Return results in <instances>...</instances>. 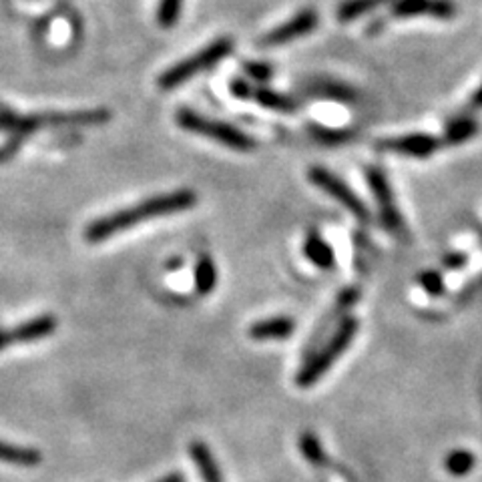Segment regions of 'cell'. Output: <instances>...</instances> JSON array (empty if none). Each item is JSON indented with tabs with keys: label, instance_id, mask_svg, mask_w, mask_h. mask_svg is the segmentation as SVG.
Returning a JSON list of instances; mask_svg holds the SVG:
<instances>
[{
	"label": "cell",
	"instance_id": "ffe728a7",
	"mask_svg": "<svg viewBox=\"0 0 482 482\" xmlns=\"http://www.w3.org/2000/svg\"><path fill=\"white\" fill-rule=\"evenodd\" d=\"M300 452L304 459L314 464V467H323V464L328 462V456H326V451H323V446L320 443V438L314 435V432L310 430H306L302 432V436H300Z\"/></svg>",
	"mask_w": 482,
	"mask_h": 482
},
{
	"label": "cell",
	"instance_id": "d4e9b609",
	"mask_svg": "<svg viewBox=\"0 0 482 482\" xmlns=\"http://www.w3.org/2000/svg\"><path fill=\"white\" fill-rule=\"evenodd\" d=\"M467 263H469V255H467V254H460V252L446 254V255L443 257L444 270H451V271H459V270H462Z\"/></svg>",
	"mask_w": 482,
	"mask_h": 482
},
{
	"label": "cell",
	"instance_id": "cb8c5ba5",
	"mask_svg": "<svg viewBox=\"0 0 482 482\" xmlns=\"http://www.w3.org/2000/svg\"><path fill=\"white\" fill-rule=\"evenodd\" d=\"M418 281H420V286L424 288V292H426L428 296L438 297V296H443L444 289H446L443 276H440V273L435 270H424L418 276Z\"/></svg>",
	"mask_w": 482,
	"mask_h": 482
},
{
	"label": "cell",
	"instance_id": "5bb4252c",
	"mask_svg": "<svg viewBox=\"0 0 482 482\" xmlns=\"http://www.w3.org/2000/svg\"><path fill=\"white\" fill-rule=\"evenodd\" d=\"M43 460V454H40L37 448H29V446H19L13 443H4L0 440V462H8V464H16V467H37Z\"/></svg>",
	"mask_w": 482,
	"mask_h": 482
},
{
	"label": "cell",
	"instance_id": "2e32d148",
	"mask_svg": "<svg viewBox=\"0 0 482 482\" xmlns=\"http://www.w3.org/2000/svg\"><path fill=\"white\" fill-rule=\"evenodd\" d=\"M249 99H254L255 103H260L262 107H265V109H276V111H281V113H292L297 109V103L294 101V99H289L286 95H280L276 93V90H270V89H254L249 90Z\"/></svg>",
	"mask_w": 482,
	"mask_h": 482
},
{
	"label": "cell",
	"instance_id": "44dd1931",
	"mask_svg": "<svg viewBox=\"0 0 482 482\" xmlns=\"http://www.w3.org/2000/svg\"><path fill=\"white\" fill-rule=\"evenodd\" d=\"M310 133L315 141H320L323 145H342L354 137L350 129H330L320 127V125H310Z\"/></svg>",
	"mask_w": 482,
	"mask_h": 482
},
{
	"label": "cell",
	"instance_id": "52a82bcc",
	"mask_svg": "<svg viewBox=\"0 0 482 482\" xmlns=\"http://www.w3.org/2000/svg\"><path fill=\"white\" fill-rule=\"evenodd\" d=\"M366 177H368V185L374 191V197H376L378 207H380V218L384 228L390 231H400L402 229V218L396 210L392 187H390L388 177L384 176V171H380L378 168H370L366 171Z\"/></svg>",
	"mask_w": 482,
	"mask_h": 482
},
{
	"label": "cell",
	"instance_id": "5b68a950",
	"mask_svg": "<svg viewBox=\"0 0 482 482\" xmlns=\"http://www.w3.org/2000/svg\"><path fill=\"white\" fill-rule=\"evenodd\" d=\"M310 181L314 183L315 187L326 191L331 199H336L340 205H344L346 210L350 211L352 215H356L358 219H368V210H366L362 199L356 195L342 179L336 177L331 171L323 169V168H312L310 169Z\"/></svg>",
	"mask_w": 482,
	"mask_h": 482
},
{
	"label": "cell",
	"instance_id": "7c38bea8",
	"mask_svg": "<svg viewBox=\"0 0 482 482\" xmlns=\"http://www.w3.org/2000/svg\"><path fill=\"white\" fill-rule=\"evenodd\" d=\"M304 255L320 270H330L334 268L336 263L334 249L328 245V241L320 234H315V231H310L304 241Z\"/></svg>",
	"mask_w": 482,
	"mask_h": 482
},
{
	"label": "cell",
	"instance_id": "4316f807",
	"mask_svg": "<svg viewBox=\"0 0 482 482\" xmlns=\"http://www.w3.org/2000/svg\"><path fill=\"white\" fill-rule=\"evenodd\" d=\"M470 107H472V109H482V85H480V89L477 90V93L472 95Z\"/></svg>",
	"mask_w": 482,
	"mask_h": 482
},
{
	"label": "cell",
	"instance_id": "ba28073f",
	"mask_svg": "<svg viewBox=\"0 0 482 482\" xmlns=\"http://www.w3.org/2000/svg\"><path fill=\"white\" fill-rule=\"evenodd\" d=\"M390 14L396 19H412V16H432L438 21H451L456 14L452 0H392Z\"/></svg>",
	"mask_w": 482,
	"mask_h": 482
},
{
	"label": "cell",
	"instance_id": "277c9868",
	"mask_svg": "<svg viewBox=\"0 0 482 482\" xmlns=\"http://www.w3.org/2000/svg\"><path fill=\"white\" fill-rule=\"evenodd\" d=\"M176 121L179 123L181 129H185L189 133H195V135L207 137L211 141H218V143L226 145L229 149H236V151H254L255 149V141L237 129L236 125L223 123V121H215V119H207L203 115H199L197 111L191 109H181L176 115Z\"/></svg>",
	"mask_w": 482,
	"mask_h": 482
},
{
	"label": "cell",
	"instance_id": "30bf717a",
	"mask_svg": "<svg viewBox=\"0 0 482 482\" xmlns=\"http://www.w3.org/2000/svg\"><path fill=\"white\" fill-rule=\"evenodd\" d=\"M378 147L384 149V151H394L410 157H430L443 147V141L438 137L426 135V133H410V135L380 141Z\"/></svg>",
	"mask_w": 482,
	"mask_h": 482
},
{
	"label": "cell",
	"instance_id": "9a60e30c",
	"mask_svg": "<svg viewBox=\"0 0 482 482\" xmlns=\"http://www.w3.org/2000/svg\"><path fill=\"white\" fill-rule=\"evenodd\" d=\"M480 131V125L477 119L472 117H459L448 125L444 135H443V145H460L464 141H469L477 135Z\"/></svg>",
	"mask_w": 482,
	"mask_h": 482
},
{
	"label": "cell",
	"instance_id": "484cf974",
	"mask_svg": "<svg viewBox=\"0 0 482 482\" xmlns=\"http://www.w3.org/2000/svg\"><path fill=\"white\" fill-rule=\"evenodd\" d=\"M245 73L254 81H268L271 77V69L265 63H245Z\"/></svg>",
	"mask_w": 482,
	"mask_h": 482
},
{
	"label": "cell",
	"instance_id": "7402d4cb",
	"mask_svg": "<svg viewBox=\"0 0 482 482\" xmlns=\"http://www.w3.org/2000/svg\"><path fill=\"white\" fill-rule=\"evenodd\" d=\"M315 95H322L323 99H331V101H342V103H352L356 99V93L350 87L334 81L320 82V85L315 87Z\"/></svg>",
	"mask_w": 482,
	"mask_h": 482
},
{
	"label": "cell",
	"instance_id": "8992f818",
	"mask_svg": "<svg viewBox=\"0 0 482 482\" xmlns=\"http://www.w3.org/2000/svg\"><path fill=\"white\" fill-rule=\"evenodd\" d=\"M318 13L314 11V8H304V11L297 13L294 19H289L288 22L280 24L278 29L270 30L268 35L262 39L263 47H280V45H288L294 43V40L307 37L310 32L315 30L318 27Z\"/></svg>",
	"mask_w": 482,
	"mask_h": 482
},
{
	"label": "cell",
	"instance_id": "e0dca14e",
	"mask_svg": "<svg viewBox=\"0 0 482 482\" xmlns=\"http://www.w3.org/2000/svg\"><path fill=\"white\" fill-rule=\"evenodd\" d=\"M218 286V268L210 255H202L195 263V289L199 296H210Z\"/></svg>",
	"mask_w": 482,
	"mask_h": 482
},
{
	"label": "cell",
	"instance_id": "d6986e66",
	"mask_svg": "<svg viewBox=\"0 0 482 482\" xmlns=\"http://www.w3.org/2000/svg\"><path fill=\"white\" fill-rule=\"evenodd\" d=\"M477 467V459L470 451L464 448H456V451L448 452L444 459V470L452 477H467Z\"/></svg>",
	"mask_w": 482,
	"mask_h": 482
},
{
	"label": "cell",
	"instance_id": "4fadbf2b",
	"mask_svg": "<svg viewBox=\"0 0 482 482\" xmlns=\"http://www.w3.org/2000/svg\"><path fill=\"white\" fill-rule=\"evenodd\" d=\"M189 454H191V459H194L203 482H223L221 469H219L218 460H215V456H213L210 446L203 444V443H191Z\"/></svg>",
	"mask_w": 482,
	"mask_h": 482
},
{
	"label": "cell",
	"instance_id": "8fae6325",
	"mask_svg": "<svg viewBox=\"0 0 482 482\" xmlns=\"http://www.w3.org/2000/svg\"><path fill=\"white\" fill-rule=\"evenodd\" d=\"M296 331V322L288 315H276L255 322L249 328V338L255 342H271V340H288Z\"/></svg>",
	"mask_w": 482,
	"mask_h": 482
},
{
	"label": "cell",
	"instance_id": "3957f363",
	"mask_svg": "<svg viewBox=\"0 0 482 482\" xmlns=\"http://www.w3.org/2000/svg\"><path fill=\"white\" fill-rule=\"evenodd\" d=\"M231 51H234V40L231 39L213 40L211 45L203 47L199 53L187 56V59L179 61L177 65L169 66V69L161 74L159 81H157V85H159V89L163 90H171V89L185 85L189 79H194L197 77V74L213 69V66L219 61L229 56Z\"/></svg>",
	"mask_w": 482,
	"mask_h": 482
},
{
	"label": "cell",
	"instance_id": "6da1fadb",
	"mask_svg": "<svg viewBox=\"0 0 482 482\" xmlns=\"http://www.w3.org/2000/svg\"><path fill=\"white\" fill-rule=\"evenodd\" d=\"M195 203H197V195H195V191H191V189H179L165 195L149 197L137 205L125 207V210L121 211H115V213L105 215V218L90 221L89 228L85 229V237L90 241V244H99V241H105L113 236L123 234V231L133 229L135 226H139L141 221L168 218V215L187 211Z\"/></svg>",
	"mask_w": 482,
	"mask_h": 482
},
{
	"label": "cell",
	"instance_id": "7a4b0ae2",
	"mask_svg": "<svg viewBox=\"0 0 482 482\" xmlns=\"http://www.w3.org/2000/svg\"><path fill=\"white\" fill-rule=\"evenodd\" d=\"M358 328H360L358 318H344L340 322L338 330L334 331V336L328 340V344L320 348L318 352H314L310 356V360L302 366V370L296 378L297 386L312 388L315 382L326 376L334 362L342 358V354L350 348L356 334H358Z\"/></svg>",
	"mask_w": 482,
	"mask_h": 482
},
{
	"label": "cell",
	"instance_id": "83f0119b",
	"mask_svg": "<svg viewBox=\"0 0 482 482\" xmlns=\"http://www.w3.org/2000/svg\"><path fill=\"white\" fill-rule=\"evenodd\" d=\"M157 482H185V477H183L181 472H173V475L163 477L161 480H157Z\"/></svg>",
	"mask_w": 482,
	"mask_h": 482
},
{
	"label": "cell",
	"instance_id": "9c48e42d",
	"mask_svg": "<svg viewBox=\"0 0 482 482\" xmlns=\"http://www.w3.org/2000/svg\"><path fill=\"white\" fill-rule=\"evenodd\" d=\"M55 330H56V318L48 314L22 322L21 326H16L13 330H0V350H4V348L14 344L39 342V340L51 336Z\"/></svg>",
	"mask_w": 482,
	"mask_h": 482
},
{
	"label": "cell",
	"instance_id": "603a6c76",
	"mask_svg": "<svg viewBox=\"0 0 482 482\" xmlns=\"http://www.w3.org/2000/svg\"><path fill=\"white\" fill-rule=\"evenodd\" d=\"M183 0H159V6H157V22L161 24L163 29H171L173 24L179 21Z\"/></svg>",
	"mask_w": 482,
	"mask_h": 482
},
{
	"label": "cell",
	"instance_id": "ac0fdd59",
	"mask_svg": "<svg viewBox=\"0 0 482 482\" xmlns=\"http://www.w3.org/2000/svg\"><path fill=\"white\" fill-rule=\"evenodd\" d=\"M386 3H390V0H344L336 8V19L340 22H352Z\"/></svg>",
	"mask_w": 482,
	"mask_h": 482
}]
</instances>
